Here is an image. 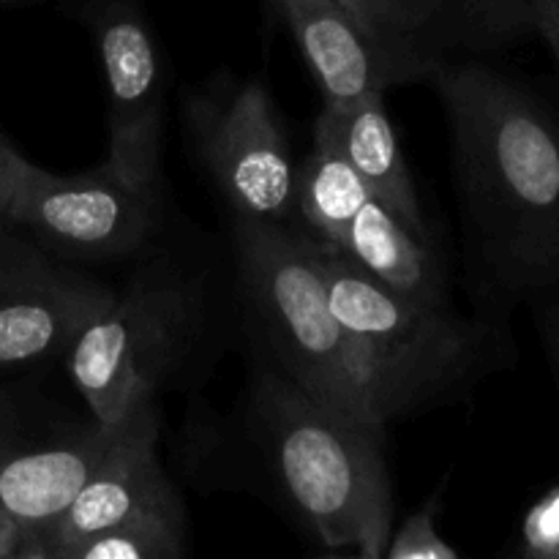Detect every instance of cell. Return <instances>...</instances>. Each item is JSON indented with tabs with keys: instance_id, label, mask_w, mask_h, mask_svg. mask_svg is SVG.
Here are the masks:
<instances>
[{
	"instance_id": "obj_5",
	"label": "cell",
	"mask_w": 559,
	"mask_h": 559,
	"mask_svg": "<svg viewBox=\"0 0 559 559\" xmlns=\"http://www.w3.org/2000/svg\"><path fill=\"white\" fill-rule=\"evenodd\" d=\"M191 322L183 282L167 273H142L115 295L66 353L71 382L98 424H115L153 402L178 358Z\"/></svg>"
},
{
	"instance_id": "obj_1",
	"label": "cell",
	"mask_w": 559,
	"mask_h": 559,
	"mask_svg": "<svg viewBox=\"0 0 559 559\" xmlns=\"http://www.w3.org/2000/svg\"><path fill=\"white\" fill-rule=\"evenodd\" d=\"M453 136V164L475 251L497 284H559V120L511 76L486 66L431 74Z\"/></svg>"
},
{
	"instance_id": "obj_25",
	"label": "cell",
	"mask_w": 559,
	"mask_h": 559,
	"mask_svg": "<svg viewBox=\"0 0 559 559\" xmlns=\"http://www.w3.org/2000/svg\"><path fill=\"white\" fill-rule=\"evenodd\" d=\"M320 559H382V557H371V555H364V551H358V555H325Z\"/></svg>"
},
{
	"instance_id": "obj_4",
	"label": "cell",
	"mask_w": 559,
	"mask_h": 559,
	"mask_svg": "<svg viewBox=\"0 0 559 559\" xmlns=\"http://www.w3.org/2000/svg\"><path fill=\"white\" fill-rule=\"evenodd\" d=\"M328 295L360 355L382 426L462 385L486 358V333L448 306L399 298L320 240Z\"/></svg>"
},
{
	"instance_id": "obj_6",
	"label": "cell",
	"mask_w": 559,
	"mask_h": 559,
	"mask_svg": "<svg viewBox=\"0 0 559 559\" xmlns=\"http://www.w3.org/2000/svg\"><path fill=\"white\" fill-rule=\"evenodd\" d=\"M158 197L102 164L82 175H55L25 162L5 222L60 260H118L151 238Z\"/></svg>"
},
{
	"instance_id": "obj_14",
	"label": "cell",
	"mask_w": 559,
	"mask_h": 559,
	"mask_svg": "<svg viewBox=\"0 0 559 559\" xmlns=\"http://www.w3.org/2000/svg\"><path fill=\"white\" fill-rule=\"evenodd\" d=\"M331 109L336 115L338 140H342L344 153L353 162L355 173L364 178L371 200H377L399 222L407 224L418 238L429 240L413 175H409L407 162L402 156V145L396 140V131H393L391 115L385 109V96L369 93V96L358 98L347 107Z\"/></svg>"
},
{
	"instance_id": "obj_9",
	"label": "cell",
	"mask_w": 559,
	"mask_h": 559,
	"mask_svg": "<svg viewBox=\"0 0 559 559\" xmlns=\"http://www.w3.org/2000/svg\"><path fill=\"white\" fill-rule=\"evenodd\" d=\"M107 80V167L158 197L164 134V69L136 0H93L85 9Z\"/></svg>"
},
{
	"instance_id": "obj_19",
	"label": "cell",
	"mask_w": 559,
	"mask_h": 559,
	"mask_svg": "<svg viewBox=\"0 0 559 559\" xmlns=\"http://www.w3.org/2000/svg\"><path fill=\"white\" fill-rule=\"evenodd\" d=\"M382 559H459L456 549L442 540L435 524V508L426 506L402 524L396 535L388 540Z\"/></svg>"
},
{
	"instance_id": "obj_10",
	"label": "cell",
	"mask_w": 559,
	"mask_h": 559,
	"mask_svg": "<svg viewBox=\"0 0 559 559\" xmlns=\"http://www.w3.org/2000/svg\"><path fill=\"white\" fill-rule=\"evenodd\" d=\"M298 41L328 107L431 80L442 58L431 44L388 36L336 0H273Z\"/></svg>"
},
{
	"instance_id": "obj_22",
	"label": "cell",
	"mask_w": 559,
	"mask_h": 559,
	"mask_svg": "<svg viewBox=\"0 0 559 559\" xmlns=\"http://www.w3.org/2000/svg\"><path fill=\"white\" fill-rule=\"evenodd\" d=\"M530 31L544 38L559 66V0H530Z\"/></svg>"
},
{
	"instance_id": "obj_7",
	"label": "cell",
	"mask_w": 559,
	"mask_h": 559,
	"mask_svg": "<svg viewBox=\"0 0 559 559\" xmlns=\"http://www.w3.org/2000/svg\"><path fill=\"white\" fill-rule=\"evenodd\" d=\"M194 145L235 218L289 224L295 173L273 98L260 80L227 85L189 102Z\"/></svg>"
},
{
	"instance_id": "obj_28",
	"label": "cell",
	"mask_w": 559,
	"mask_h": 559,
	"mask_svg": "<svg viewBox=\"0 0 559 559\" xmlns=\"http://www.w3.org/2000/svg\"><path fill=\"white\" fill-rule=\"evenodd\" d=\"M546 559H559V551H555V555H551V557H546Z\"/></svg>"
},
{
	"instance_id": "obj_15",
	"label": "cell",
	"mask_w": 559,
	"mask_h": 559,
	"mask_svg": "<svg viewBox=\"0 0 559 559\" xmlns=\"http://www.w3.org/2000/svg\"><path fill=\"white\" fill-rule=\"evenodd\" d=\"M371 200L364 178L338 140V123L331 107H322L314 126V147L295 173V218H304L311 238L342 246L349 224Z\"/></svg>"
},
{
	"instance_id": "obj_24",
	"label": "cell",
	"mask_w": 559,
	"mask_h": 559,
	"mask_svg": "<svg viewBox=\"0 0 559 559\" xmlns=\"http://www.w3.org/2000/svg\"><path fill=\"white\" fill-rule=\"evenodd\" d=\"M16 538H20V527L14 522L0 524V559L9 557V551L14 549Z\"/></svg>"
},
{
	"instance_id": "obj_12",
	"label": "cell",
	"mask_w": 559,
	"mask_h": 559,
	"mask_svg": "<svg viewBox=\"0 0 559 559\" xmlns=\"http://www.w3.org/2000/svg\"><path fill=\"white\" fill-rule=\"evenodd\" d=\"M136 409L58 445L25 451L0 437V511L16 527H49L129 437Z\"/></svg>"
},
{
	"instance_id": "obj_23",
	"label": "cell",
	"mask_w": 559,
	"mask_h": 559,
	"mask_svg": "<svg viewBox=\"0 0 559 559\" xmlns=\"http://www.w3.org/2000/svg\"><path fill=\"white\" fill-rule=\"evenodd\" d=\"M5 559H60V551L47 527H20V538Z\"/></svg>"
},
{
	"instance_id": "obj_3",
	"label": "cell",
	"mask_w": 559,
	"mask_h": 559,
	"mask_svg": "<svg viewBox=\"0 0 559 559\" xmlns=\"http://www.w3.org/2000/svg\"><path fill=\"white\" fill-rule=\"evenodd\" d=\"M240 284L278 374L355 424L382 429L360 355L328 295L320 240L289 224L235 218Z\"/></svg>"
},
{
	"instance_id": "obj_27",
	"label": "cell",
	"mask_w": 559,
	"mask_h": 559,
	"mask_svg": "<svg viewBox=\"0 0 559 559\" xmlns=\"http://www.w3.org/2000/svg\"><path fill=\"white\" fill-rule=\"evenodd\" d=\"M5 522H11V519H9V516H5V513H3V511H0V524H5Z\"/></svg>"
},
{
	"instance_id": "obj_13",
	"label": "cell",
	"mask_w": 559,
	"mask_h": 559,
	"mask_svg": "<svg viewBox=\"0 0 559 559\" xmlns=\"http://www.w3.org/2000/svg\"><path fill=\"white\" fill-rule=\"evenodd\" d=\"M336 249L388 293L415 304L448 306L445 276L435 251L377 200L360 207Z\"/></svg>"
},
{
	"instance_id": "obj_2",
	"label": "cell",
	"mask_w": 559,
	"mask_h": 559,
	"mask_svg": "<svg viewBox=\"0 0 559 559\" xmlns=\"http://www.w3.org/2000/svg\"><path fill=\"white\" fill-rule=\"evenodd\" d=\"M254 409L284 491L322 544L385 557L393 511L382 429L333 413L276 371L257 382Z\"/></svg>"
},
{
	"instance_id": "obj_8",
	"label": "cell",
	"mask_w": 559,
	"mask_h": 559,
	"mask_svg": "<svg viewBox=\"0 0 559 559\" xmlns=\"http://www.w3.org/2000/svg\"><path fill=\"white\" fill-rule=\"evenodd\" d=\"M112 300L96 276L0 224V371L66 355Z\"/></svg>"
},
{
	"instance_id": "obj_16",
	"label": "cell",
	"mask_w": 559,
	"mask_h": 559,
	"mask_svg": "<svg viewBox=\"0 0 559 559\" xmlns=\"http://www.w3.org/2000/svg\"><path fill=\"white\" fill-rule=\"evenodd\" d=\"M60 559H180V511L142 516L60 551Z\"/></svg>"
},
{
	"instance_id": "obj_18",
	"label": "cell",
	"mask_w": 559,
	"mask_h": 559,
	"mask_svg": "<svg viewBox=\"0 0 559 559\" xmlns=\"http://www.w3.org/2000/svg\"><path fill=\"white\" fill-rule=\"evenodd\" d=\"M448 5L480 38L506 41L530 31V0H448Z\"/></svg>"
},
{
	"instance_id": "obj_17",
	"label": "cell",
	"mask_w": 559,
	"mask_h": 559,
	"mask_svg": "<svg viewBox=\"0 0 559 559\" xmlns=\"http://www.w3.org/2000/svg\"><path fill=\"white\" fill-rule=\"evenodd\" d=\"M374 31L415 41H431L435 31L453 20L448 0H336Z\"/></svg>"
},
{
	"instance_id": "obj_21",
	"label": "cell",
	"mask_w": 559,
	"mask_h": 559,
	"mask_svg": "<svg viewBox=\"0 0 559 559\" xmlns=\"http://www.w3.org/2000/svg\"><path fill=\"white\" fill-rule=\"evenodd\" d=\"M25 162L27 158L0 134V224L5 222V213H9L11 200H14V191L16 183H20Z\"/></svg>"
},
{
	"instance_id": "obj_20",
	"label": "cell",
	"mask_w": 559,
	"mask_h": 559,
	"mask_svg": "<svg viewBox=\"0 0 559 559\" xmlns=\"http://www.w3.org/2000/svg\"><path fill=\"white\" fill-rule=\"evenodd\" d=\"M559 551V489L546 495L524 522V559H546Z\"/></svg>"
},
{
	"instance_id": "obj_11",
	"label": "cell",
	"mask_w": 559,
	"mask_h": 559,
	"mask_svg": "<svg viewBox=\"0 0 559 559\" xmlns=\"http://www.w3.org/2000/svg\"><path fill=\"white\" fill-rule=\"evenodd\" d=\"M158 409L147 402L136 409L129 437L107 464L87 480L85 489L49 524V538L58 551L87 538L118 530L153 513L180 511L173 486L156 459Z\"/></svg>"
},
{
	"instance_id": "obj_26",
	"label": "cell",
	"mask_w": 559,
	"mask_h": 559,
	"mask_svg": "<svg viewBox=\"0 0 559 559\" xmlns=\"http://www.w3.org/2000/svg\"><path fill=\"white\" fill-rule=\"evenodd\" d=\"M555 342H557V353H559V317H557V322H555Z\"/></svg>"
}]
</instances>
